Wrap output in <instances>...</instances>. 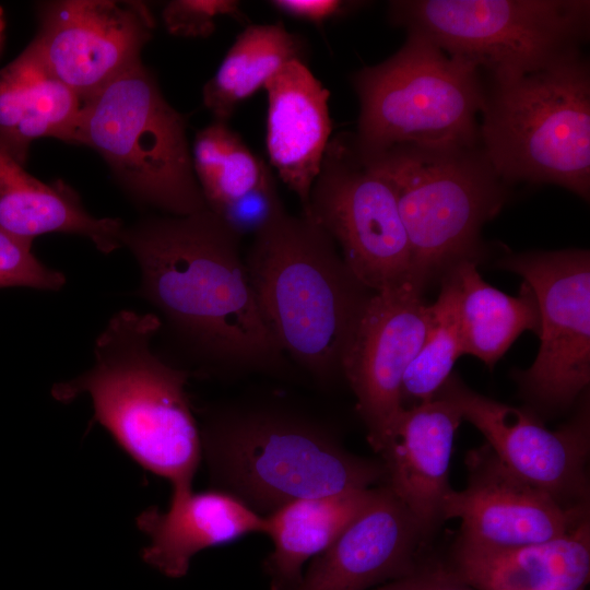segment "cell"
I'll list each match as a JSON object with an SVG mask.
<instances>
[{
	"mask_svg": "<svg viewBox=\"0 0 590 590\" xmlns=\"http://www.w3.org/2000/svg\"><path fill=\"white\" fill-rule=\"evenodd\" d=\"M240 239L209 209L153 216L125 226L138 295L203 367L234 373H287L288 359L258 307Z\"/></svg>",
	"mask_w": 590,
	"mask_h": 590,
	"instance_id": "6da1fadb",
	"label": "cell"
},
{
	"mask_svg": "<svg viewBox=\"0 0 590 590\" xmlns=\"http://www.w3.org/2000/svg\"><path fill=\"white\" fill-rule=\"evenodd\" d=\"M162 329L156 314L122 309L94 342V364L55 384L51 396L69 403L92 399V422L146 470L167 479L173 492L192 489L202 452L200 429L186 392L189 371L166 363L151 346Z\"/></svg>",
	"mask_w": 590,
	"mask_h": 590,
	"instance_id": "7a4b0ae2",
	"label": "cell"
},
{
	"mask_svg": "<svg viewBox=\"0 0 590 590\" xmlns=\"http://www.w3.org/2000/svg\"><path fill=\"white\" fill-rule=\"evenodd\" d=\"M245 264L261 315L284 355L321 384L342 363L373 294L311 219L284 211L252 237Z\"/></svg>",
	"mask_w": 590,
	"mask_h": 590,
	"instance_id": "3957f363",
	"label": "cell"
},
{
	"mask_svg": "<svg viewBox=\"0 0 590 590\" xmlns=\"http://www.w3.org/2000/svg\"><path fill=\"white\" fill-rule=\"evenodd\" d=\"M201 446L212 481L261 516L297 499L386 482L382 461L346 451L317 421L276 406L210 415Z\"/></svg>",
	"mask_w": 590,
	"mask_h": 590,
	"instance_id": "277c9868",
	"label": "cell"
},
{
	"mask_svg": "<svg viewBox=\"0 0 590 590\" xmlns=\"http://www.w3.org/2000/svg\"><path fill=\"white\" fill-rule=\"evenodd\" d=\"M480 144L498 177L590 196V69L575 54L486 88Z\"/></svg>",
	"mask_w": 590,
	"mask_h": 590,
	"instance_id": "5b68a950",
	"label": "cell"
},
{
	"mask_svg": "<svg viewBox=\"0 0 590 590\" xmlns=\"http://www.w3.org/2000/svg\"><path fill=\"white\" fill-rule=\"evenodd\" d=\"M351 83L359 101L352 137L361 153L481 145L479 117L486 95L481 71L422 34L406 33L397 52L363 67Z\"/></svg>",
	"mask_w": 590,
	"mask_h": 590,
	"instance_id": "8992f818",
	"label": "cell"
},
{
	"mask_svg": "<svg viewBox=\"0 0 590 590\" xmlns=\"http://www.w3.org/2000/svg\"><path fill=\"white\" fill-rule=\"evenodd\" d=\"M186 129L140 61L82 104L73 143L96 151L139 203L186 216L208 210Z\"/></svg>",
	"mask_w": 590,
	"mask_h": 590,
	"instance_id": "52a82bcc",
	"label": "cell"
},
{
	"mask_svg": "<svg viewBox=\"0 0 590 590\" xmlns=\"http://www.w3.org/2000/svg\"><path fill=\"white\" fill-rule=\"evenodd\" d=\"M361 154L394 192L415 282L426 287L458 262L477 261L482 226L498 214L507 200V185L481 145L449 150L393 148Z\"/></svg>",
	"mask_w": 590,
	"mask_h": 590,
	"instance_id": "ba28073f",
	"label": "cell"
},
{
	"mask_svg": "<svg viewBox=\"0 0 590 590\" xmlns=\"http://www.w3.org/2000/svg\"><path fill=\"white\" fill-rule=\"evenodd\" d=\"M388 21L422 34L491 81L533 72L580 52L590 31L585 0H394Z\"/></svg>",
	"mask_w": 590,
	"mask_h": 590,
	"instance_id": "9c48e42d",
	"label": "cell"
},
{
	"mask_svg": "<svg viewBox=\"0 0 590 590\" xmlns=\"http://www.w3.org/2000/svg\"><path fill=\"white\" fill-rule=\"evenodd\" d=\"M303 215L341 248L349 270L373 293L413 280L394 192L357 151L352 133L331 138Z\"/></svg>",
	"mask_w": 590,
	"mask_h": 590,
	"instance_id": "30bf717a",
	"label": "cell"
},
{
	"mask_svg": "<svg viewBox=\"0 0 590 590\" xmlns=\"http://www.w3.org/2000/svg\"><path fill=\"white\" fill-rule=\"evenodd\" d=\"M532 290L540 311V349L517 370L522 398L540 413L571 406L590 382V253L585 249L522 252L504 258Z\"/></svg>",
	"mask_w": 590,
	"mask_h": 590,
	"instance_id": "8fae6325",
	"label": "cell"
},
{
	"mask_svg": "<svg viewBox=\"0 0 590 590\" xmlns=\"http://www.w3.org/2000/svg\"><path fill=\"white\" fill-rule=\"evenodd\" d=\"M435 397L452 402L515 474L569 510L589 511V406L555 430L526 409L480 394L450 375Z\"/></svg>",
	"mask_w": 590,
	"mask_h": 590,
	"instance_id": "7c38bea8",
	"label": "cell"
},
{
	"mask_svg": "<svg viewBox=\"0 0 590 590\" xmlns=\"http://www.w3.org/2000/svg\"><path fill=\"white\" fill-rule=\"evenodd\" d=\"M153 30L143 2L49 1L26 48L84 103L141 61Z\"/></svg>",
	"mask_w": 590,
	"mask_h": 590,
	"instance_id": "4fadbf2b",
	"label": "cell"
},
{
	"mask_svg": "<svg viewBox=\"0 0 590 590\" xmlns=\"http://www.w3.org/2000/svg\"><path fill=\"white\" fill-rule=\"evenodd\" d=\"M424 288L410 280L373 293L342 363L376 452L404 409L402 379L430 327L432 305L423 299Z\"/></svg>",
	"mask_w": 590,
	"mask_h": 590,
	"instance_id": "5bb4252c",
	"label": "cell"
},
{
	"mask_svg": "<svg viewBox=\"0 0 590 590\" xmlns=\"http://www.w3.org/2000/svg\"><path fill=\"white\" fill-rule=\"evenodd\" d=\"M468 483L451 489L444 521L461 520L459 538L486 546L542 543L573 530L589 511L569 510L550 494L511 472L485 442L465 457Z\"/></svg>",
	"mask_w": 590,
	"mask_h": 590,
	"instance_id": "9a60e30c",
	"label": "cell"
},
{
	"mask_svg": "<svg viewBox=\"0 0 590 590\" xmlns=\"http://www.w3.org/2000/svg\"><path fill=\"white\" fill-rule=\"evenodd\" d=\"M423 538L416 519L384 484L293 590H373L405 577L417 569L414 558Z\"/></svg>",
	"mask_w": 590,
	"mask_h": 590,
	"instance_id": "2e32d148",
	"label": "cell"
},
{
	"mask_svg": "<svg viewBox=\"0 0 590 590\" xmlns=\"http://www.w3.org/2000/svg\"><path fill=\"white\" fill-rule=\"evenodd\" d=\"M463 421L449 400H432L404 408L378 452L386 482L427 536L444 521V504L452 489L449 464L455 438Z\"/></svg>",
	"mask_w": 590,
	"mask_h": 590,
	"instance_id": "e0dca14e",
	"label": "cell"
},
{
	"mask_svg": "<svg viewBox=\"0 0 590 590\" xmlns=\"http://www.w3.org/2000/svg\"><path fill=\"white\" fill-rule=\"evenodd\" d=\"M266 146L270 164L298 198L302 214L332 138L330 92L305 61L285 64L264 85Z\"/></svg>",
	"mask_w": 590,
	"mask_h": 590,
	"instance_id": "ac0fdd59",
	"label": "cell"
},
{
	"mask_svg": "<svg viewBox=\"0 0 590 590\" xmlns=\"http://www.w3.org/2000/svg\"><path fill=\"white\" fill-rule=\"evenodd\" d=\"M150 536L142 558L167 577L180 578L202 550L264 533V517L222 491L173 492L167 510L152 507L137 518Z\"/></svg>",
	"mask_w": 590,
	"mask_h": 590,
	"instance_id": "d6986e66",
	"label": "cell"
},
{
	"mask_svg": "<svg viewBox=\"0 0 590 590\" xmlns=\"http://www.w3.org/2000/svg\"><path fill=\"white\" fill-rule=\"evenodd\" d=\"M453 571L475 590H588L590 522L535 544L497 547L458 538Z\"/></svg>",
	"mask_w": 590,
	"mask_h": 590,
	"instance_id": "ffe728a7",
	"label": "cell"
},
{
	"mask_svg": "<svg viewBox=\"0 0 590 590\" xmlns=\"http://www.w3.org/2000/svg\"><path fill=\"white\" fill-rule=\"evenodd\" d=\"M0 228L31 244L45 234L79 235L108 255L122 247L125 225L95 217L72 188L40 181L0 145Z\"/></svg>",
	"mask_w": 590,
	"mask_h": 590,
	"instance_id": "44dd1931",
	"label": "cell"
},
{
	"mask_svg": "<svg viewBox=\"0 0 590 590\" xmlns=\"http://www.w3.org/2000/svg\"><path fill=\"white\" fill-rule=\"evenodd\" d=\"M82 101L25 48L0 69V145L24 165L31 143H73Z\"/></svg>",
	"mask_w": 590,
	"mask_h": 590,
	"instance_id": "7402d4cb",
	"label": "cell"
},
{
	"mask_svg": "<svg viewBox=\"0 0 590 590\" xmlns=\"http://www.w3.org/2000/svg\"><path fill=\"white\" fill-rule=\"evenodd\" d=\"M375 488L293 500L263 516L273 551L266 560L271 590H293L303 565L329 547L366 507Z\"/></svg>",
	"mask_w": 590,
	"mask_h": 590,
	"instance_id": "603a6c76",
	"label": "cell"
},
{
	"mask_svg": "<svg viewBox=\"0 0 590 590\" xmlns=\"http://www.w3.org/2000/svg\"><path fill=\"white\" fill-rule=\"evenodd\" d=\"M477 261L462 260L452 267L459 283L460 330L463 354L488 367L527 330L540 332L536 298L527 283L518 296L505 294L483 281Z\"/></svg>",
	"mask_w": 590,
	"mask_h": 590,
	"instance_id": "cb8c5ba5",
	"label": "cell"
},
{
	"mask_svg": "<svg viewBox=\"0 0 590 590\" xmlns=\"http://www.w3.org/2000/svg\"><path fill=\"white\" fill-rule=\"evenodd\" d=\"M306 43L282 23L249 24L235 38L216 72L204 84L202 99L214 120L225 121L237 107L285 64L305 61Z\"/></svg>",
	"mask_w": 590,
	"mask_h": 590,
	"instance_id": "d4e9b609",
	"label": "cell"
},
{
	"mask_svg": "<svg viewBox=\"0 0 590 590\" xmlns=\"http://www.w3.org/2000/svg\"><path fill=\"white\" fill-rule=\"evenodd\" d=\"M191 155L196 178L211 212L246 196L273 176L225 121L214 120L199 130Z\"/></svg>",
	"mask_w": 590,
	"mask_h": 590,
	"instance_id": "484cf974",
	"label": "cell"
},
{
	"mask_svg": "<svg viewBox=\"0 0 590 590\" xmlns=\"http://www.w3.org/2000/svg\"><path fill=\"white\" fill-rule=\"evenodd\" d=\"M441 290L432 305V322L426 338L402 379V402L432 400L451 375L455 362L463 355L460 330V290L452 268L444 273Z\"/></svg>",
	"mask_w": 590,
	"mask_h": 590,
	"instance_id": "4316f807",
	"label": "cell"
},
{
	"mask_svg": "<svg viewBox=\"0 0 590 590\" xmlns=\"http://www.w3.org/2000/svg\"><path fill=\"white\" fill-rule=\"evenodd\" d=\"M28 241L0 228V288L30 287L42 291H59L66 275L44 264L33 252Z\"/></svg>",
	"mask_w": 590,
	"mask_h": 590,
	"instance_id": "83f0119b",
	"label": "cell"
},
{
	"mask_svg": "<svg viewBox=\"0 0 590 590\" xmlns=\"http://www.w3.org/2000/svg\"><path fill=\"white\" fill-rule=\"evenodd\" d=\"M221 16L245 20L236 0H174L162 11L167 32L179 37L206 38L214 33Z\"/></svg>",
	"mask_w": 590,
	"mask_h": 590,
	"instance_id": "f1b7e54d",
	"label": "cell"
},
{
	"mask_svg": "<svg viewBox=\"0 0 590 590\" xmlns=\"http://www.w3.org/2000/svg\"><path fill=\"white\" fill-rule=\"evenodd\" d=\"M285 210L271 176L246 196L213 212L240 240L255 237Z\"/></svg>",
	"mask_w": 590,
	"mask_h": 590,
	"instance_id": "f546056e",
	"label": "cell"
},
{
	"mask_svg": "<svg viewBox=\"0 0 590 590\" xmlns=\"http://www.w3.org/2000/svg\"><path fill=\"white\" fill-rule=\"evenodd\" d=\"M269 4L284 15L321 27L331 20L353 12L362 7L364 2L342 0H272Z\"/></svg>",
	"mask_w": 590,
	"mask_h": 590,
	"instance_id": "4dcf8cb0",
	"label": "cell"
},
{
	"mask_svg": "<svg viewBox=\"0 0 590 590\" xmlns=\"http://www.w3.org/2000/svg\"><path fill=\"white\" fill-rule=\"evenodd\" d=\"M373 590H475L467 585L453 570L444 568L416 569L400 579L387 582Z\"/></svg>",
	"mask_w": 590,
	"mask_h": 590,
	"instance_id": "1f68e13d",
	"label": "cell"
},
{
	"mask_svg": "<svg viewBox=\"0 0 590 590\" xmlns=\"http://www.w3.org/2000/svg\"><path fill=\"white\" fill-rule=\"evenodd\" d=\"M3 12H2V9L0 8V37H1V33H2V30H3Z\"/></svg>",
	"mask_w": 590,
	"mask_h": 590,
	"instance_id": "d6a6232c",
	"label": "cell"
}]
</instances>
